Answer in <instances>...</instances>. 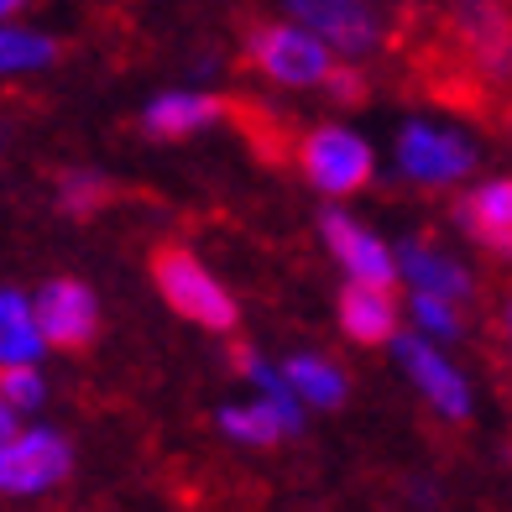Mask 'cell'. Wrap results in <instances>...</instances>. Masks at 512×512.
<instances>
[{
  "label": "cell",
  "mask_w": 512,
  "mask_h": 512,
  "mask_svg": "<svg viewBox=\"0 0 512 512\" xmlns=\"http://www.w3.org/2000/svg\"><path fill=\"white\" fill-rule=\"evenodd\" d=\"M42 345H48V335H42V324H37L32 298L6 288L0 293V356H6V366H32L42 356Z\"/></svg>",
  "instance_id": "2e32d148"
},
{
  "label": "cell",
  "mask_w": 512,
  "mask_h": 512,
  "mask_svg": "<svg viewBox=\"0 0 512 512\" xmlns=\"http://www.w3.org/2000/svg\"><path fill=\"white\" fill-rule=\"evenodd\" d=\"M277 11L314 32L340 63H366L387 48L382 0H277Z\"/></svg>",
  "instance_id": "7a4b0ae2"
},
{
  "label": "cell",
  "mask_w": 512,
  "mask_h": 512,
  "mask_svg": "<svg viewBox=\"0 0 512 512\" xmlns=\"http://www.w3.org/2000/svg\"><path fill=\"white\" fill-rule=\"evenodd\" d=\"M398 272L413 283V293H434V298H450V304H460V298H471L476 283H471V272H465L455 256H445L439 246L429 241H398Z\"/></svg>",
  "instance_id": "4fadbf2b"
},
{
  "label": "cell",
  "mask_w": 512,
  "mask_h": 512,
  "mask_svg": "<svg viewBox=\"0 0 512 512\" xmlns=\"http://www.w3.org/2000/svg\"><path fill=\"white\" fill-rule=\"evenodd\" d=\"M450 32L476 74L512 79V6L507 0H455Z\"/></svg>",
  "instance_id": "8992f818"
},
{
  "label": "cell",
  "mask_w": 512,
  "mask_h": 512,
  "mask_svg": "<svg viewBox=\"0 0 512 512\" xmlns=\"http://www.w3.org/2000/svg\"><path fill=\"white\" fill-rule=\"evenodd\" d=\"M32 309H37V324H42V335H48V345H58V351H89L100 335V304L79 277H53V283H42Z\"/></svg>",
  "instance_id": "ba28073f"
},
{
  "label": "cell",
  "mask_w": 512,
  "mask_h": 512,
  "mask_svg": "<svg viewBox=\"0 0 512 512\" xmlns=\"http://www.w3.org/2000/svg\"><path fill=\"white\" fill-rule=\"evenodd\" d=\"M230 115L225 95H209V89H162L147 100L142 110V131L152 142H183V136H199L209 126H220Z\"/></svg>",
  "instance_id": "8fae6325"
},
{
  "label": "cell",
  "mask_w": 512,
  "mask_h": 512,
  "mask_svg": "<svg viewBox=\"0 0 512 512\" xmlns=\"http://www.w3.org/2000/svg\"><path fill=\"white\" fill-rule=\"evenodd\" d=\"M298 168H304V178L319 194H356L377 173V157H371L366 136H356L351 126L324 121V126H309L298 136Z\"/></svg>",
  "instance_id": "5b68a950"
},
{
  "label": "cell",
  "mask_w": 512,
  "mask_h": 512,
  "mask_svg": "<svg viewBox=\"0 0 512 512\" xmlns=\"http://www.w3.org/2000/svg\"><path fill=\"white\" fill-rule=\"evenodd\" d=\"M0 392H6V408H37L42 403V377L32 366H6Z\"/></svg>",
  "instance_id": "44dd1931"
},
{
  "label": "cell",
  "mask_w": 512,
  "mask_h": 512,
  "mask_svg": "<svg viewBox=\"0 0 512 512\" xmlns=\"http://www.w3.org/2000/svg\"><path fill=\"white\" fill-rule=\"evenodd\" d=\"M53 199H58V209L68 220H89L110 199V183L100 173H89V168H68V173H58V194Z\"/></svg>",
  "instance_id": "d6986e66"
},
{
  "label": "cell",
  "mask_w": 512,
  "mask_h": 512,
  "mask_svg": "<svg viewBox=\"0 0 512 512\" xmlns=\"http://www.w3.org/2000/svg\"><path fill=\"white\" fill-rule=\"evenodd\" d=\"M215 424L230 434V439H241V445H277V439H288V418L277 413L272 403L256 398L251 408H220L215 413Z\"/></svg>",
  "instance_id": "ac0fdd59"
},
{
  "label": "cell",
  "mask_w": 512,
  "mask_h": 512,
  "mask_svg": "<svg viewBox=\"0 0 512 512\" xmlns=\"http://www.w3.org/2000/svg\"><path fill=\"white\" fill-rule=\"evenodd\" d=\"M502 330H507V351H512V293L502 298Z\"/></svg>",
  "instance_id": "cb8c5ba5"
},
{
  "label": "cell",
  "mask_w": 512,
  "mask_h": 512,
  "mask_svg": "<svg viewBox=\"0 0 512 512\" xmlns=\"http://www.w3.org/2000/svg\"><path fill=\"white\" fill-rule=\"evenodd\" d=\"M392 351H398L403 371L413 377V387L424 392V403L434 413H445L450 424H465V418H471V392H465V377L434 351L424 335H398V340H392Z\"/></svg>",
  "instance_id": "30bf717a"
},
{
  "label": "cell",
  "mask_w": 512,
  "mask_h": 512,
  "mask_svg": "<svg viewBox=\"0 0 512 512\" xmlns=\"http://www.w3.org/2000/svg\"><path fill=\"white\" fill-rule=\"evenodd\" d=\"M241 58L272 89H330L340 68V58L288 16H256L241 37Z\"/></svg>",
  "instance_id": "6da1fadb"
},
{
  "label": "cell",
  "mask_w": 512,
  "mask_h": 512,
  "mask_svg": "<svg viewBox=\"0 0 512 512\" xmlns=\"http://www.w3.org/2000/svg\"><path fill=\"white\" fill-rule=\"evenodd\" d=\"M283 377L298 392V403H314V408H340L345 403V377H340V366H330L324 356H293L283 366Z\"/></svg>",
  "instance_id": "e0dca14e"
},
{
  "label": "cell",
  "mask_w": 512,
  "mask_h": 512,
  "mask_svg": "<svg viewBox=\"0 0 512 512\" xmlns=\"http://www.w3.org/2000/svg\"><path fill=\"white\" fill-rule=\"evenodd\" d=\"M58 58H63V42L53 32L27 27V21H6V27H0V74L6 79L48 74Z\"/></svg>",
  "instance_id": "9a60e30c"
},
{
  "label": "cell",
  "mask_w": 512,
  "mask_h": 512,
  "mask_svg": "<svg viewBox=\"0 0 512 512\" xmlns=\"http://www.w3.org/2000/svg\"><path fill=\"white\" fill-rule=\"evenodd\" d=\"M413 319L424 324L434 340H455L460 335V314L450 309V298H434V293H413Z\"/></svg>",
  "instance_id": "ffe728a7"
},
{
  "label": "cell",
  "mask_w": 512,
  "mask_h": 512,
  "mask_svg": "<svg viewBox=\"0 0 512 512\" xmlns=\"http://www.w3.org/2000/svg\"><path fill=\"white\" fill-rule=\"evenodd\" d=\"M152 283L168 298L173 314L204 324V330H220V335L236 330V298L209 277V267L189 246H157L152 251Z\"/></svg>",
  "instance_id": "3957f363"
},
{
  "label": "cell",
  "mask_w": 512,
  "mask_h": 512,
  "mask_svg": "<svg viewBox=\"0 0 512 512\" xmlns=\"http://www.w3.org/2000/svg\"><path fill=\"white\" fill-rule=\"evenodd\" d=\"M319 236L340 256V267L351 272V283H371V288H392L398 283V251H387L366 225H356L345 209H324L319 215Z\"/></svg>",
  "instance_id": "9c48e42d"
},
{
  "label": "cell",
  "mask_w": 512,
  "mask_h": 512,
  "mask_svg": "<svg viewBox=\"0 0 512 512\" xmlns=\"http://www.w3.org/2000/svg\"><path fill=\"white\" fill-rule=\"evenodd\" d=\"M32 6H37V0H0V16H6V21H21Z\"/></svg>",
  "instance_id": "603a6c76"
},
{
  "label": "cell",
  "mask_w": 512,
  "mask_h": 512,
  "mask_svg": "<svg viewBox=\"0 0 512 512\" xmlns=\"http://www.w3.org/2000/svg\"><path fill=\"white\" fill-rule=\"evenodd\" d=\"M68 471H74V450L58 429H27L0 445V486L6 497H32L58 486Z\"/></svg>",
  "instance_id": "52a82bcc"
},
{
  "label": "cell",
  "mask_w": 512,
  "mask_h": 512,
  "mask_svg": "<svg viewBox=\"0 0 512 512\" xmlns=\"http://www.w3.org/2000/svg\"><path fill=\"white\" fill-rule=\"evenodd\" d=\"M398 173L418 189H450L476 173V142L439 121H408L398 131Z\"/></svg>",
  "instance_id": "277c9868"
},
{
  "label": "cell",
  "mask_w": 512,
  "mask_h": 512,
  "mask_svg": "<svg viewBox=\"0 0 512 512\" xmlns=\"http://www.w3.org/2000/svg\"><path fill=\"white\" fill-rule=\"evenodd\" d=\"M340 330L351 335L356 345L398 340V309H392V293L371 288V283H345V293H340Z\"/></svg>",
  "instance_id": "5bb4252c"
},
{
  "label": "cell",
  "mask_w": 512,
  "mask_h": 512,
  "mask_svg": "<svg viewBox=\"0 0 512 512\" xmlns=\"http://www.w3.org/2000/svg\"><path fill=\"white\" fill-rule=\"evenodd\" d=\"M455 225L476 246H486L492 256H507L512 262V173L486 178L471 194H460L455 199Z\"/></svg>",
  "instance_id": "7c38bea8"
},
{
  "label": "cell",
  "mask_w": 512,
  "mask_h": 512,
  "mask_svg": "<svg viewBox=\"0 0 512 512\" xmlns=\"http://www.w3.org/2000/svg\"><path fill=\"white\" fill-rule=\"evenodd\" d=\"M324 95H335L340 105H361V100H366V74H361V63H340Z\"/></svg>",
  "instance_id": "7402d4cb"
}]
</instances>
